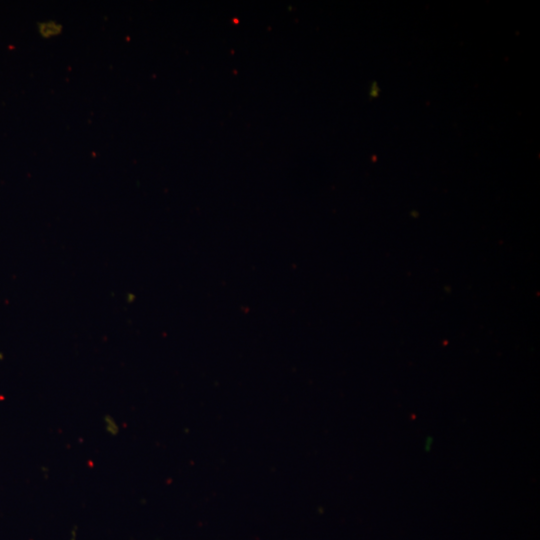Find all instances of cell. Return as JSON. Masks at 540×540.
<instances>
[{"label": "cell", "mask_w": 540, "mask_h": 540, "mask_svg": "<svg viewBox=\"0 0 540 540\" xmlns=\"http://www.w3.org/2000/svg\"><path fill=\"white\" fill-rule=\"evenodd\" d=\"M104 428H105V431L111 435V436H115L118 434L119 432V425L118 423L116 422V420L110 416V415H105L104 416Z\"/></svg>", "instance_id": "1"}]
</instances>
